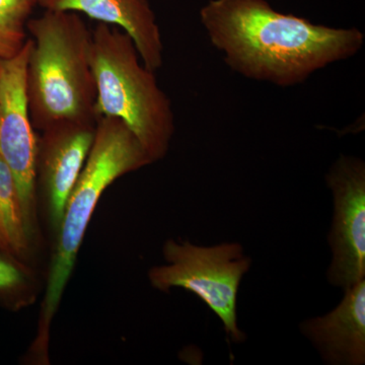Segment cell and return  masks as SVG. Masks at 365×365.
Masks as SVG:
<instances>
[{"label":"cell","mask_w":365,"mask_h":365,"mask_svg":"<svg viewBox=\"0 0 365 365\" xmlns=\"http://www.w3.org/2000/svg\"><path fill=\"white\" fill-rule=\"evenodd\" d=\"M209 42L232 71L280 88L355 56L365 36L356 28L317 25L282 14L267 0H209L200 9Z\"/></svg>","instance_id":"1"},{"label":"cell","mask_w":365,"mask_h":365,"mask_svg":"<svg viewBox=\"0 0 365 365\" xmlns=\"http://www.w3.org/2000/svg\"><path fill=\"white\" fill-rule=\"evenodd\" d=\"M32 35L26 91L33 126L97 120L95 78L91 66V32L73 11H45L30 19Z\"/></svg>","instance_id":"2"},{"label":"cell","mask_w":365,"mask_h":365,"mask_svg":"<svg viewBox=\"0 0 365 365\" xmlns=\"http://www.w3.org/2000/svg\"><path fill=\"white\" fill-rule=\"evenodd\" d=\"M153 163L133 132L119 118L100 116L93 145L83 169L72 189L50 266L42 304L37 349H45L53 317L74 265L86 228L101 196L118 178Z\"/></svg>","instance_id":"3"},{"label":"cell","mask_w":365,"mask_h":365,"mask_svg":"<svg viewBox=\"0 0 365 365\" xmlns=\"http://www.w3.org/2000/svg\"><path fill=\"white\" fill-rule=\"evenodd\" d=\"M91 66L96 116L119 118L153 163L165 158L175 133L172 103L131 38L119 28L98 24L91 33Z\"/></svg>","instance_id":"4"},{"label":"cell","mask_w":365,"mask_h":365,"mask_svg":"<svg viewBox=\"0 0 365 365\" xmlns=\"http://www.w3.org/2000/svg\"><path fill=\"white\" fill-rule=\"evenodd\" d=\"M165 265L155 266L148 279L155 289L182 288L199 297L218 317L230 342L241 344L247 335L237 324V297L252 259L239 242L197 246L169 240L163 248Z\"/></svg>","instance_id":"5"},{"label":"cell","mask_w":365,"mask_h":365,"mask_svg":"<svg viewBox=\"0 0 365 365\" xmlns=\"http://www.w3.org/2000/svg\"><path fill=\"white\" fill-rule=\"evenodd\" d=\"M32 39L19 54L0 60V158L13 174L26 225L34 232L38 137L29 112L26 69Z\"/></svg>","instance_id":"6"},{"label":"cell","mask_w":365,"mask_h":365,"mask_svg":"<svg viewBox=\"0 0 365 365\" xmlns=\"http://www.w3.org/2000/svg\"><path fill=\"white\" fill-rule=\"evenodd\" d=\"M333 195V220L328 235L332 260L327 280L345 290L365 279V165L361 158L341 155L326 175Z\"/></svg>","instance_id":"7"},{"label":"cell","mask_w":365,"mask_h":365,"mask_svg":"<svg viewBox=\"0 0 365 365\" xmlns=\"http://www.w3.org/2000/svg\"><path fill=\"white\" fill-rule=\"evenodd\" d=\"M97 120L55 124L42 130L38 139L36 182L44 194L55 230L90 153Z\"/></svg>","instance_id":"8"},{"label":"cell","mask_w":365,"mask_h":365,"mask_svg":"<svg viewBox=\"0 0 365 365\" xmlns=\"http://www.w3.org/2000/svg\"><path fill=\"white\" fill-rule=\"evenodd\" d=\"M328 314L302 321L299 330L316 348L324 364H365V279L343 290Z\"/></svg>","instance_id":"9"},{"label":"cell","mask_w":365,"mask_h":365,"mask_svg":"<svg viewBox=\"0 0 365 365\" xmlns=\"http://www.w3.org/2000/svg\"><path fill=\"white\" fill-rule=\"evenodd\" d=\"M37 4L45 11H81L119 26L133 41L144 66L155 72L163 66L162 33L148 0H37Z\"/></svg>","instance_id":"10"},{"label":"cell","mask_w":365,"mask_h":365,"mask_svg":"<svg viewBox=\"0 0 365 365\" xmlns=\"http://www.w3.org/2000/svg\"><path fill=\"white\" fill-rule=\"evenodd\" d=\"M31 237L13 174L0 158V251L11 258H23Z\"/></svg>","instance_id":"11"},{"label":"cell","mask_w":365,"mask_h":365,"mask_svg":"<svg viewBox=\"0 0 365 365\" xmlns=\"http://www.w3.org/2000/svg\"><path fill=\"white\" fill-rule=\"evenodd\" d=\"M37 0H0V60L16 56L25 46L26 25Z\"/></svg>","instance_id":"12"},{"label":"cell","mask_w":365,"mask_h":365,"mask_svg":"<svg viewBox=\"0 0 365 365\" xmlns=\"http://www.w3.org/2000/svg\"><path fill=\"white\" fill-rule=\"evenodd\" d=\"M25 276L16 264L0 255V294L9 292L21 287Z\"/></svg>","instance_id":"13"}]
</instances>
